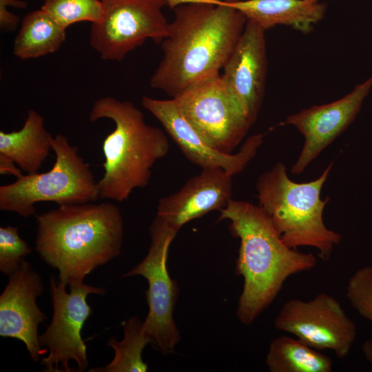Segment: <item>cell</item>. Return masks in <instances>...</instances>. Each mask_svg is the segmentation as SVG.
I'll list each match as a JSON object with an SVG mask.
<instances>
[{
    "label": "cell",
    "mask_w": 372,
    "mask_h": 372,
    "mask_svg": "<svg viewBox=\"0 0 372 372\" xmlns=\"http://www.w3.org/2000/svg\"><path fill=\"white\" fill-rule=\"evenodd\" d=\"M179 5L162 41L163 56L150 79L172 99L219 74L244 31L247 18L223 0Z\"/></svg>",
    "instance_id": "obj_1"
},
{
    "label": "cell",
    "mask_w": 372,
    "mask_h": 372,
    "mask_svg": "<svg viewBox=\"0 0 372 372\" xmlns=\"http://www.w3.org/2000/svg\"><path fill=\"white\" fill-rule=\"evenodd\" d=\"M177 233L165 220L156 216L149 228L151 244L147 256L123 276H141L147 280L145 295L149 312L143 322V329L150 344L164 354L172 353L180 340L173 318L178 289L167 269L169 247Z\"/></svg>",
    "instance_id": "obj_8"
},
{
    "label": "cell",
    "mask_w": 372,
    "mask_h": 372,
    "mask_svg": "<svg viewBox=\"0 0 372 372\" xmlns=\"http://www.w3.org/2000/svg\"><path fill=\"white\" fill-rule=\"evenodd\" d=\"M226 219L240 241L236 271L244 285L237 316L249 324L274 300L288 278L312 269L316 258L287 246L259 205L231 199L220 210L218 221Z\"/></svg>",
    "instance_id": "obj_2"
},
{
    "label": "cell",
    "mask_w": 372,
    "mask_h": 372,
    "mask_svg": "<svg viewBox=\"0 0 372 372\" xmlns=\"http://www.w3.org/2000/svg\"><path fill=\"white\" fill-rule=\"evenodd\" d=\"M372 87V75L344 97L313 105L289 116L284 124L296 127L304 138L300 154L291 168L302 173L354 121Z\"/></svg>",
    "instance_id": "obj_12"
},
{
    "label": "cell",
    "mask_w": 372,
    "mask_h": 372,
    "mask_svg": "<svg viewBox=\"0 0 372 372\" xmlns=\"http://www.w3.org/2000/svg\"><path fill=\"white\" fill-rule=\"evenodd\" d=\"M52 137L44 126L43 117L29 110L21 130L0 131V153L12 158L27 174H37L52 149Z\"/></svg>",
    "instance_id": "obj_18"
},
{
    "label": "cell",
    "mask_w": 372,
    "mask_h": 372,
    "mask_svg": "<svg viewBox=\"0 0 372 372\" xmlns=\"http://www.w3.org/2000/svg\"><path fill=\"white\" fill-rule=\"evenodd\" d=\"M19 17L8 11L6 5L0 1V27L5 31H13L18 26Z\"/></svg>",
    "instance_id": "obj_25"
},
{
    "label": "cell",
    "mask_w": 372,
    "mask_h": 372,
    "mask_svg": "<svg viewBox=\"0 0 372 372\" xmlns=\"http://www.w3.org/2000/svg\"><path fill=\"white\" fill-rule=\"evenodd\" d=\"M109 118L114 130L103 143L105 172L97 182L99 198L123 202L136 188L148 185L154 164L169 149L165 133L147 125L142 112L132 102L111 96L96 100L90 120Z\"/></svg>",
    "instance_id": "obj_4"
},
{
    "label": "cell",
    "mask_w": 372,
    "mask_h": 372,
    "mask_svg": "<svg viewBox=\"0 0 372 372\" xmlns=\"http://www.w3.org/2000/svg\"><path fill=\"white\" fill-rule=\"evenodd\" d=\"M103 15L92 23L90 41L104 60L121 61L147 39L161 43L168 23L165 0H101Z\"/></svg>",
    "instance_id": "obj_10"
},
{
    "label": "cell",
    "mask_w": 372,
    "mask_h": 372,
    "mask_svg": "<svg viewBox=\"0 0 372 372\" xmlns=\"http://www.w3.org/2000/svg\"><path fill=\"white\" fill-rule=\"evenodd\" d=\"M68 285L70 292L66 291L65 283L53 276L50 278L53 316L45 332L39 335L41 346L49 350L48 355L41 361L48 372L74 371L69 366L70 360L76 363L77 371H83L88 366L87 347L81 333L92 313L86 299L90 294L103 295L105 290L83 282Z\"/></svg>",
    "instance_id": "obj_9"
},
{
    "label": "cell",
    "mask_w": 372,
    "mask_h": 372,
    "mask_svg": "<svg viewBox=\"0 0 372 372\" xmlns=\"http://www.w3.org/2000/svg\"><path fill=\"white\" fill-rule=\"evenodd\" d=\"M265 31L247 20L221 75L242 103L252 124L257 119L265 95L267 71Z\"/></svg>",
    "instance_id": "obj_15"
},
{
    "label": "cell",
    "mask_w": 372,
    "mask_h": 372,
    "mask_svg": "<svg viewBox=\"0 0 372 372\" xmlns=\"http://www.w3.org/2000/svg\"><path fill=\"white\" fill-rule=\"evenodd\" d=\"M31 251L28 243L20 237L18 227H0V271L3 273L10 276L14 273Z\"/></svg>",
    "instance_id": "obj_23"
},
{
    "label": "cell",
    "mask_w": 372,
    "mask_h": 372,
    "mask_svg": "<svg viewBox=\"0 0 372 372\" xmlns=\"http://www.w3.org/2000/svg\"><path fill=\"white\" fill-rule=\"evenodd\" d=\"M270 372H331V359L300 340L282 335L270 344L266 357Z\"/></svg>",
    "instance_id": "obj_20"
},
{
    "label": "cell",
    "mask_w": 372,
    "mask_h": 372,
    "mask_svg": "<svg viewBox=\"0 0 372 372\" xmlns=\"http://www.w3.org/2000/svg\"><path fill=\"white\" fill-rule=\"evenodd\" d=\"M142 106L162 124L183 155L200 167H220L234 176L241 172L255 156L263 136H249L236 154H225L209 147L179 110L173 99L160 100L144 96Z\"/></svg>",
    "instance_id": "obj_13"
},
{
    "label": "cell",
    "mask_w": 372,
    "mask_h": 372,
    "mask_svg": "<svg viewBox=\"0 0 372 372\" xmlns=\"http://www.w3.org/2000/svg\"><path fill=\"white\" fill-rule=\"evenodd\" d=\"M124 338L118 342L112 337L107 342L114 351V358L107 365L92 368L90 372H145L147 364L142 358L145 347L150 344L143 329V322L137 316L130 318L123 326Z\"/></svg>",
    "instance_id": "obj_21"
},
{
    "label": "cell",
    "mask_w": 372,
    "mask_h": 372,
    "mask_svg": "<svg viewBox=\"0 0 372 372\" xmlns=\"http://www.w3.org/2000/svg\"><path fill=\"white\" fill-rule=\"evenodd\" d=\"M56 155L54 166L41 174L23 175L0 187V209L23 218L36 215L34 205L53 202L60 205L94 203L99 198L97 182L88 163L61 134L51 138Z\"/></svg>",
    "instance_id": "obj_6"
},
{
    "label": "cell",
    "mask_w": 372,
    "mask_h": 372,
    "mask_svg": "<svg viewBox=\"0 0 372 372\" xmlns=\"http://www.w3.org/2000/svg\"><path fill=\"white\" fill-rule=\"evenodd\" d=\"M362 351L366 358L371 366L372 371V338L366 340L362 345Z\"/></svg>",
    "instance_id": "obj_27"
},
{
    "label": "cell",
    "mask_w": 372,
    "mask_h": 372,
    "mask_svg": "<svg viewBox=\"0 0 372 372\" xmlns=\"http://www.w3.org/2000/svg\"><path fill=\"white\" fill-rule=\"evenodd\" d=\"M275 327L293 334L316 350H331L339 358L348 355L356 326L331 295L322 292L308 301L285 302L274 320Z\"/></svg>",
    "instance_id": "obj_11"
},
{
    "label": "cell",
    "mask_w": 372,
    "mask_h": 372,
    "mask_svg": "<svg viewBox=\"0 0 372 372\" xmlns=\"http://www.w3.org/2000/svg\"><path fill=\"white\" fill-rule=\"evenodd\" d=\"M43 291L41 276L24 260L9 276L8 283L0 296V335L23 342L34 362L46 352L39 342L38 326L47 317L36 302Z\"/></svg>",
    "instance_id": "obj_14"
},
{
    "label": "cell",
    "mask_w": 372,
    "mask_h": 372,
    "mask_svg": "<svg viewBox=\"0 0 372 372\" xmlns=\"http://www.w3.org/2000/svg\"><path fill=\"white\" fill-rule=\"evenodd\" d=\"M65 28L42 9L27 14L13 44V54L21 59L53 53L65 40Z\"/></svg>",
    "instance_id": "obj_19"
},
{
    "label": "cell",
    "mask_w": 372,
    "mask_h": 372,
    "mask_svg": "<svg viewBox=\"0 0 372 372\" xmlns=\"http://www.w3.org/2000/svg\"><path fill=\"white\" fill-rule=\"evenodd\" d=\"M233 176L220 167L202 168L179 191L158 200L156 216L178 232L190 220L227 205Z\"/></svg>",
    "instance_id": "obj_16"
},
{
    "label": "cell",
    "mask_w": 372,
    "mask_h": 372,
    "mask_svg": "<svg viewBox=\"0 0 372 372\" xmlns=\"http://www.w3.org/2000/svg\"><path fill=\"white\" fill-rule=\"evenodd\" d=\"M265 30L276 25L304 33L324 16L326 6L318 0H223Z\"/></svg>",
    "instance_id": "obj_17"
},
{
    "label": "cell",
    "mask_w": 372,
    "mask_h": 372,
    "mask_svg": "<svg viewBox=\"0 0 372 372\" xmlns=\"http://www.w3.org/2000/svg\"><path fill=\"white\" fill-rule=\"evenodd\" d=\"M346 296L360 316L372 322V265L362 267L351 276Z\"/></svg>",
    "instance_id": "obj_24"
},
{
    "label": "cell",
    "mask_w": 372,
    "mask_h": 372,
    "mask_svg": "<svg viewBox=\"0 0 372 372\" xmlns=\"http://www.w3.org/2000/svg\"><path fill=\"white\" fill-rule=\"evenodd\" d=\"M34 216L36 250L59 271V280L67 285L83 282L87 274L121 252L123 219L113 203L60 205Z\"/></svg>",
    "instance_id": "obj_3"
},
{
    "label": "cell",
    "mask_w": 372,
    "mask_h": 372,
    "mask_svg": "<svg viewBox=\"0 0 372 372\" xmlns=\"http://www.w3.org/2000/svg\"><path fill=\"white\" fill-rule=\"evenodd\" d=\"M21 169L17 167V164L9 156L0 153V174L12 175L17 178L23 176Z\"/></svg>",
    "instance_id": "obj_26"
},
{
    "label": "cell",
    "mask_w": 372,
    "mask_h": 372,
    "mask_svg": "<svg viewBox=\"0 0 372 372\" xmlns=\"http://www.w3.org/2000/svg\"><path fill=\"white\" fill-rule=\"evenodd\" d=\"M173 99L207 145L222 153L231 154L253 125L242 103L220 74Z\"/></svg>",
    "instance_id": "obj_7"
},
{
    "label": "cell",
    "mask_w": 372,
    "mask_h": 372,
    "mask_svg": "<svg viewBox=\"0 0 372 372\" xmlns=\"http://www.w3.org/2000/svg\"><path fill=\"white\" fill-rule=\"evenodd\" d=\"M41 9L65 29L80 21L98 23L103 15L101 0H45Z\"/></svg>",
    "instance_id": "obj_22"
},
{
    "label": "cell",
    "mask_w": 372,
    "mask_h": 372,
    "mask_svg": "<svg viewBox=\"0 0 372 372\" xmlns=\"http://www.w3.org/2000/svg\"><path fill=\"white\" fill-rule=\"evenodd\" d=\"M330 163L316 180L296 183L282 163H278L258 178L256 188L259 206L270 218L284 243L290 248H316L323 260L330 258L340 234L329 229L323 211L329 198H320L321 190L332 168Z\"/></svg>",
    "instance_id": "obj_5"
}]
</instances>
